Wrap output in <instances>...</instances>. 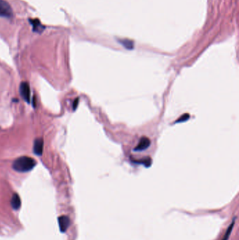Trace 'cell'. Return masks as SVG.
<instances>
[{"mask_svg":"<svg viewBox=\"0 0 239 240\" xmlns=\"http://www.w3.org/2000/svg\"><path fill=\"white\" fill-rule=\"evenodd\" d=\"M13 11L9 4L5 0H0V17L11 18Z\"/></svg>","mask_w":239,"mask_h":240,"instance_id":"obj_2","label":"cell"},{"mask_svg":"<svg viewBox=\"0 0 239 240\" xmlns=\"http://www.w3.org/2000/svg\"><path fill=\"white\" fill-rule=\"evenodd\" d=\"M58 224L60 230L62 233H65L69 227L70 224V220L67 216H61L58 218Z\"/></svg>","mask_w":239,"mask_h":240,"instance_id":"obj_4","label":"cell"},{"mask_svg":"<svg viewBox=\"0 0 239 240\" xmlns=\"http://www.w3.org/2000/svg\"><path fill=\"white\" fill-rule=\"evenodd\" d=\"M150 145V140L147 137H142L139 142V144L135 147L134 150L135 151H142V150H146Z\"/></svg>","mask_w":239,"mask_h":240,"instance_id":"obj_5","label":"cell"},{"mask_svg":"<svg viewBox=\"0 0 239 240\" xmlns=\"http://www.w3.org/2000/svg\"><path fill=\"white\" fill-rule=\"evenodd\" d=\"M119 42H120L125 48L128 49H132L133 48V42L132 41L128 40V39H121V40H119Z\"/></svg>","mask_w":239,"mask_h":240,"instance_id":"obj_8","label":"cell"},{"mask_svg":"<svg viewBox=\"0 0 239 240\" xmlns=\"http://www.w3.org/2000/svg\"><path fill=\"white\" fill-rule=\"evenodd\" d=\"M78 103H79V98H77L76 100H75V102H74V105H73V110H75V109L77 108V106H78Z\"/></svg>","mask_w":239,"mask_h":240,"instance_id":"obj_11","label":"cell"},{"mask_svg":"<svg viewBox=\"0 0 239 240\" xmlns=\"http://www.w3.org/2000/svg\"><path fill=\"white\" fill-rule=\"evenodd\" d=\"M36 162L29 157H21L16 159L13 164V169L18 172H27L35 166Z\"/></svg>","mask_w":239,"mask_h":240,"instance_id":"obj_1","label":"cell"},{"mask_svg":"<svg viewBox=\"0 0 239 240\" xmlns=\"http://www.w3.org/2000/svg\"><path fill=\"white\" fill-rule=\"evenodd\" d=\"M11 207L13 209L18 210L20 209L21 206V199L20 196L18 195L17 193H14L13 195L12 196L11 200Z\"/></svg>","mask_w":239,"mask_h":240,"instance_id":"obj_7","label":"cell"},{"mask_svg":"<svg viewBox=\"0 0 239 240\" xmlns=\"http://www.w3.org/2000/svg\"><path fill=\"white\" fill-rule=\"evenodd\" d=\"M20 93L23 98L27 103H30V89L29 84L27 82H22L20 86Z\"/></svg>","mask_w":239,"mask_h":240,"instance_id":"obj_3","label":"cell"},{"mask_svg":"<svg viewBox=\"0 0 239 240\" xmlns=\"http://www.w3.org/2000/svg\"><path fill=\"white\" fill-rule=\"evenodd\" d=\"M190 118V115H189L188 114H185L184 115L181 116V117H180L178 119V120L176 121V122H185V121L188 120V119Z\"/></svg>","mask_w":239,"mask_h":240,"instance_id":"obj_10","label":"cell"},{"mask_svg":"<svg viewBox=\"0 0 239 240\" xmlns=\"http://www.w3.org/2000/svg\"><path fill=\"white\" fill-rule=\"evenodd\" d=\"M234 223H235V219L233 220L232 223L230 224L229 227L227 228V230H226V233H225L224 237H223V239L222 240H228V239L229 238V236L231 235V233H232V231L233 230V227H234Z\"/></svg>","mask_w":239,"mask_h":240,"instance_id":"obj_9","label":"cell"},{"mask_svg":"<svg viewBox=\"0 0 239 240\" xmlns=\"http://www.w3.org/2000/svg\"><path fill=\"white\" fill-rule=\"evenodd\" d=\"M44 141L41 138H38L35 140L34 143V152L37 155H41L43 152Z\"/></svg>","mask_w":239,"mask_h":240,"instance_id":"obj_6","label":"cell"}]
</instances>
